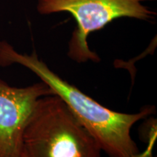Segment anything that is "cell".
Here are the masks:
<instances>
[{
	"mask_svg": "<svg viewBox=\"0 0 157 157\" xmlns=\"http://www.w3.org/2000/svg\"><path fill=\"white\" fill-rule=\"evenodd\" d=\"M101 151L60 98H39L25 127L22 157H101Z\"/></svg>",
	"mask_w": 157,
	"mask_h": 157,
	"instance_id": "7a4b0ae2",
	"label": "cell"
},
{
	"mask_svg": "<svg viewBox=\"0 0 157 157\" xmlns=\"http://www.w3.org/2000/svg\"><path fill=\"white\" fill-rule=\"evenodd\" d=\"M157 138V130L156 125L155 124L153 126L151 131L149 133V138L148 142V146L146 148L142 153H137L132 157H154L153 156V150H154L155 143Z\"/></svg>",
	"mask_w": 157,
	"mask_h": 157,
	"instance_id": "5b68a950",
	"label": "cell"
},
{
	"mask_svg": "<svg viewBox=\"0 0 157 157\" xmlns=\"http://www.w3.org/2000/svg\"><path fill=\"white\" fill-rule=\"evenodd\" d=\"M13 64L27 68L47 84L110 157H132L139 153L131 137V129L135 123L151 114V109L147 108L137 113L111 111L52 71L35 52L31 55L20 53L8 42L1 41L0 66L5 67Z\"/></svg>",
	"mask_w": 157,
	"mask_h": 157,
	"instance_id": "6da1fadb",
	"label": "cell"
},
{
	"mask_svg": "<svg viewBox=\"0 0 157 157\" xmlns=\"http://www.w3.org/2000/svg\"><path fill=\"white\" fill-rule=\"evenodd\" d=\"M146 1L154 0H38L36 9L42 15L60 12L71 14L77 26L68 44V56L78 63L98 62L100 58L90 50L88 36L120 17L153 19L156 13L143 5Z\"/></svg>",
	"mask_w": 157,
	"mask_h": 157,
	"instance_id": "3957f363",
	"label": "cell"
},
{
	"mask_svg": "<svg viewBox=\"0 0 157 157\" xmlns=\"http://www.w3.org/2000/svg\"><path fill=\"white\" fill-rule=\"evenodd\" d=\"M54 95L41 82L13 87L0 78V157H22L25 127L39 98Z\"/></svg>",
	"mask_w": 157,
	"mask_h": 157,
	"instance_id": "277c9868",
	"label": "cell"
}]
</instances>
